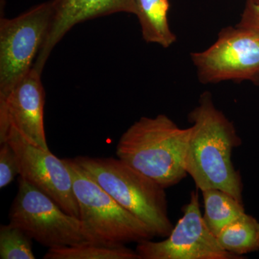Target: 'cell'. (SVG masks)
<instances>
[{
    "label": "cell",
    "mask_w": 259,
    "mask_h": 259,
    "mask_svg": "<svg viewBox=\"0 0 259 259\" xmlns=\"http://www.w3.org/2000/svg\"><path fill=\"white\" fill-rule=\"evenodd\" d=\"M9 221L49 248L87 241L79 218L66 212L49 195L20 177Z\"/></svg>",
    "instance_id": "obj_6"
},
{
    "label": "cell",
    "mask_w": 259,
    "mask_h": 259,
    "mask_svg": "<svg viewBox=\"0 0 259 259\" xmlns=\"http://www.w3.org/2000/svg\"><path fill=\"white\" fill-rule=\"evenodd\" d=\"M54 17L49 35L33 65L42 73L56 46L77 24L115 14L136 13L134 0H52Z\"/></svg>",
    "instance_id": "obj_11"
},
{
    "label": "cell",
    "mask_w": 259,
    "mask_h": 259,
    "mask_svg": "<svg viewBox=\"0 0 259 259\" xmlns=\"http://www.w3.org/2000/svg\"><path fill=\"white\" fill-rule=\"evenodd\" d=\"M223 249L236 255L259 250V223L245 213L220 232L216 237Z\"/></svg>",
    "instance_id": "obj_15"
},
{
    "label": "cell",
    "mask_w": 259,
    "mask_h": 259,
    "mask_svg": "<svg viewBox=\"0 0 259 259\" xmlns=\"http://www.w3.org/2000/svg\"><path fill=\"white\" fill-rule=\"evenodd\" d=\"M64 159L72 177L87 241L116 245L153 239L148 227L122 207L74 158Z\"/></svg>",
    "instance_id": "obj_4"
},
{
    "label": "cell",
    "mask_w": 259,
    "mask_h": 259,
    "mask_svg": "<svg viewBox=\"0 0 259 259\" xmlns=\"http://www.w3.org/2000/svg\"><path fill=\"white\" fill-rule=\"evenodd\" d=\"M20 175L18 159L9 143L0 144V189L10 185Z\"/></svg>",
    "instance_id": "obj_17"
},
{
    "label": "cell",
    "mask_w": 259,
    "mask_h": 259,
    "mask_svg": "<svg viewBox=\"0 0 259 259\" xmlns=\"http://www.w3.org/2000/svg\"><path fill=\"white\" fill-rule=\"evenodd\" d=\"M74 159L122 207L144 223L154 237L170 234L174 226L168 217L166 189L118 158Z\"/></svg>",
    "instance_id": "obj_3"
},
{
    "label": "cell",
    "mask_w": 259,
    "mask_h": 259,
    "mask_svg": "<svg viewBox=\"0 0 259 259\" xmlns=\"http://www.w3.org/2000/svg\"><path fill=\"white\" fill-rule=\"evenodd\" d=\"M191 57L200 82L249 81L259 84V37L238 25L223 29L214 44L192 53Z\"/></svg>",
    "instance_id": "obj_7"
},
{
    "label": "cell",
    "mask_w": 259,
    "mask_h": 259,
    "mask_svg": "<svg viewBox=\"0 0 259 259\" xmlns=\"http://www.w3.org/2000/svg\"><path fill=\"white\" fill-rule=\"evenodd\" d=\"M236 25L249 30L259 37V0H247L241 20Z\"/></svg>",
    "instance_id": "obj_18"
},
{
    "label": "cell",
    "mask_w": 259,
    "mask_h": 259,
    "mask_svg": "<svg viewBox=\"0 0 259 259\" xmlns=\"http://www.w3.org/2000/svg\"><path fill=\"white\" fill-rule=\"evenodd\" d=\"M135 15L139 19L145 41L168 48L175 44L177 36L168 22V0H134Z\"/></svg>",
    "instance_id": "obj_12"
},
{
    "label": "cell",
    "mask_w": 259,
    "mask_h": 259,
    "mask_svg": "<svg viewBox=\"0 0 259 259\" xmlns=\"http://www.w3.org/2000/svg\"><path fill=\"white\" fill-rule=\"evenodd\" d=\"M42 73L32 67L8 93L0 95V141L10 130L35 146L49 149L44 126Z\"/></svg>",
    "instance_id": "obj_10"
},
{
    "label": "cell",
    "mask_w": 259,
    "mask_h": 259,
    "mask_svg": "<svg viewBox=\"0 0 259 259\" xmlns=\"http://www.w3.org/2000/svg\"><path fill=\"white\" fill-rule=\"evenodd\" d=\"M44 259H140L136 250L125 244H107L89 241L49 248Z\"/></svg>",
    "instance_id": "obj_14"
},
{
    "label": "cell",
    "mask_w": 259,
    "mask_h": 259,
    "mask_svg": "<svg viewBox=\"0 0 259 259\" xmlns=\"http://www.w3.org/2000/svg\"><path fill=\"white\" fill-rule=\"evenodd\" d=\"M32 239L25 232L13 225L0 227V258L35 259Z\"/></svg>",
    "instance_id": "obj_16"
},
{
    "label": "cell",
    "mask_w": 259,
    "mask_h": 259,
    "mask_svg": "<svg viewBox=\"0 0 259 259\" xmlns=\"http://www.w3.org/2000/svg\"><path fill=\"white\" fill-rule=\"evenodd\" d=\"M189 120L192 125L186 158L187 175L197 190L218 189L243 202L241 174L231 159L241 140L233 122L215 107L208 92L201 95Z\"/></svg>",
    "instance_id": "obj_1"
},
{
    "label": "cell",
    "mask_w": 259,
    "mask_h": 259,
    "mask_svg": "<svg viewBox=\"0 0 259 259\" xmlns=\"http://www.w3.org/2000/svg\"><path fill=\"white\" fill-rule=\"evenodd\" d=\"M190 134V127L181 128L166 115L142 117L121 136L116 155L163 188H168L187 175L186 158Z\"/></svg>",
    "instance_id": "obj_2"
},
{
    "label": "cell",
    "mask_w": 259,
    "mask_h": 259,
    "mask_svg": "<svg viewBox=\"0 0 259 259\" xmlns=\"http://www.w3.org/2000/svg\"><path fill=\"white\" fill-rule=\"evenodd\" d=\"M9 143L18 159L20 176L41 190L66 212L79 218V206L73 190L72 177L64 159L29 142L14 130L1 143Z\"/></svg>",
    "instance_id": "obj_9"
},
{
    "label": "cell",
    "mask_w": 259,
    "mask_h": 259,
    "mask_svg": "<svg viewBox=\"0 0 259 259\" xmlns=\"http://www.w3.org/2000/svg\"><path fill=\"white\" fill-rule=\"evenodd\" d=\"M140 259H241L223 249L204 223L199 194L192 191L183 216L166 239L146 240L136 248Z\"/></svg>",
    "instance_id": "obj_8"
},
{
    "label": "cell",
    "mask_w": 259,
    "mask_h": 259,
    "mask_svg": "<svg viewBox=\"0 0 259 259\" xmlns=\"http://www.w3.org/2000/svg\"><path fill=\"white\" fill-rule=\"evenodd\" d=\"M53 1L0 20V95L8 93L35 64L50 30Z\"/></svg>",
    "instance_id": "obj_5"
},
{
    "label": "cell",
    "mask_w": 259,
    "mask_h": 259,
    "mask_svg": "<svg viewBox=\"0 0 259 259\" xmlns=\"http://www.w3.org/2000/svg\"><path fill=\"white\" fill-rule=\"evenodd\" d=\"M203 197V219L207 228L217 237L220 232L245 213L243 202L218 189L201 191Z\"/></svg>",
    "instance_id": "obj_13"
}]
</instances>
